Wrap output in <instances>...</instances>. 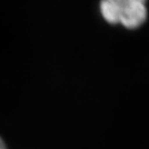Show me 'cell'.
<instances>
[{
	"label": "cell",
	"instance_id": "obj_1",
	"mask_svg": "<svg viewBox=\"0 0 149 149\" xmlns=\"http://www.w3.org/2000/svg\"><path fill=\"white\" fill-rule=\"evenodd\" d=\"M104 18L110 23L136 28L144 23L147 16L142 0H106L100 4Z\"/></svg>",
	"mask_w": 149,
	"mask_h": 149
},
{
	"label": "cell",
	"instance_id": "obj_2",
	"mask_svg": "<svg viewBox=\"0 0 149 149\" xmlns=\"http://www.w3.org/2000/svg\"><path fill=\"white\" fill-rule=\"evenodd\" d=\"M0 149H6V147H5V144L3 143L2 139L0 138Z\"/></svg>",
	"mask_w": 149,
	"mask_h": 149
}]
</instances>
